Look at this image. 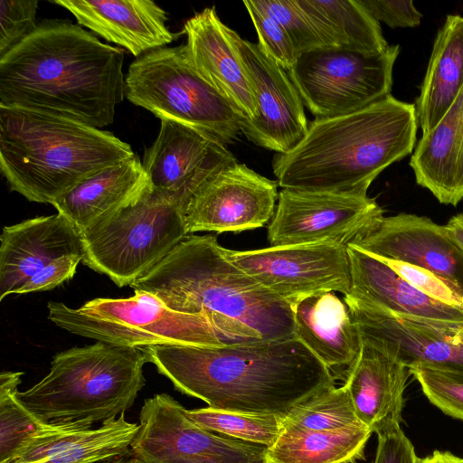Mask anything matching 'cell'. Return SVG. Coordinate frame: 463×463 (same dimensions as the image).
Listing matches in <instances>:
<instances>
[{
	"label": "cell",
	"instance_id": "34",
	"mask_svg": "<svg viewBox=\"0 0 463 463\" xmlns=\"http://www.w3.org/2000/svg\"><path fill=\"white\" fill-rule=\"evenodd\" d=\"M253 3L281 24L298 55L317 49L330 48L297 0H257Z\"/></svg>",
	"mask_w": 463,
	"mask_h": 463
},
{
	"label": "cell",
	"instance_id": "42",
	"mask_svg": "<svg viewBox=\"0 0 463 463\" xmlns=\"http://www.w3.org/2000/svg\"><path fill=\"white\" fill-rule=\"evenodd\" d=\"M445 226L451 238L463 250V213L451 217Z\"/></svg>",
	"mask_w": 463,
	"mask_h": 463
},
{
	"label": "cell",
	"instance_id": "10",
	"mask_svg": "<svg viewBox=\"0 0 463 463\" xmlns=\"http://www.w3.org/2000/svg\"><path fill=\"white\" fill-rule=\"evenodd\" d=\"M400 46L381 53L322 48L298 56L288 74L316 118L362 109L391 95Z\"/></svg>",
	"mask_w": 463,
	"mask_h": 463
},
{
	"label": "cell",
	"instance_id": "2",
	"mask_svg": "<svg viewBox=\"0 0 463 463\" xmlns=\"http://www.w3.org/2000/svg\"><path fill=\"white\" fill-rule=\"evenodd\" d=\"M124 58L69 20L42 21L0 58V105L107 127L126 97Z\"/></svg>",
	"mask_w": 463,
	"mask_h": 463
},
{
	"label": "cell",
	"instance_id": "37",
	"mask_svg": "<svg viewBox=\"0 0 463 463\" xmlns=\"http://www.w3.org/2000/svg\"><path fill=\"white\" fill-rule=\"evenodd\" d=\"M38 0L0 2V58L34 32Z\"/></svg>",
	"mask_w": 463,
	"mask_h": 463
},
{
	"label": "cell",
	"instance_id": "9",
	"mask_svg": "<svg viewBox=\"0 0 463 463\" xmlns=\"http://www.w3.org/2000/svg\"><path fill=\"white\" fill-rule=\"evenodd\" d=\"M80 234L82 262L119 288L147 273L188 235L179 205L151 187Z\"/></svg>",
	"mask_w": 463,
	"mask_h": 463
},
{
	"label": "cell",
	"instance_id": "22",
	"mask_svg": "<svg viewBox=\"0 0 463 463\" xmlns=\"http://www.w3.org/2000/svg\"><path fill=\"white\" fill-rule=\"evenodd\" d=\"M409 369L392 355L362 341L345 384L360 421L373 432L399 426Z\"/></svg>",
	"mask_w": 463,
	"mask_h": 463
},
{
	"label": "cell",
	"instance_id": "41",
	"mask_svg": "<svg viewBox=\"0 0 463 463\" xmlns=\"http://www.w3.org/2000/svg\"><path fill=\"white\" fill-rule=\"evenodd\" d=\"M377 448L373 463H417L411 441L402 430L400 425L376 432Z\"/></svg>",
	"mask_w": 463,
	"mask_h": 463
},
{
	"label": "cell",
	"instance_id": "23",
	"mask_svg": "<svg viewBox=\"0 0 463 463\" xmlns=\"http://www.w3.org/2000/svg\"><path fill=\"white\" fill-rule=\"evenodd\" d=\"M292 310L296 336L332 373L345 378L362 348L345 302L334 291H320L296 300Z\"/></svg>",
	"mask_w": 463,
	"mask_h": 463
},
{
	"label": "cell",
	"instance_id": "19",
	"mask_svg": "<svg viewBox=\"0 0 463 463\" xmlns=\"http://www.w3.org/2000/svg\"><path fill=\"white\" fill-rule=\"evenodd\" d=\"M0 241L1 301L53 260L83 257L80 232L60 213L5 226Z\"/></svg>",
	"mask_w": 463,
	"mask_h": 463
},
{
	"label": "cell",
	"instance_id": "27",
	"mask_svg": "<svg viewBox=\"0 0 463 463\" xmlns=\"http://www.w3.org/2000/svg\"><path fill=\"white\" fill-rule=\"evenodd\" d=\"M354 297L398 314L463 322V307L430 298L401 278L379 258L347 245Z\"/></svg>",
	"mask_w": 463,
	"mask_h": 463
},
{
	"label": "cell",
	"instance_id": "29",
	"mask_svg": "<svg viewBox=\"0 0 463 463\" xmlns=\"http://www.w3.org/2000/svg\"><path fill=\"white\" fill-rule=\"evenodd\" d=\"M373 431L364 425L329 430H309L282 424L267 463H355L364 459Z\"/></svg>",
	"mask_w": 463,
	"mask_h": 463
},
{
	"label": "cell",
	"instance_id": "18",
	"mask_svg": "<svg viewBox=\"0 0 463 463\" xmlns=\"http://www.w3.org/2000/svg\"><path fill=\"white\" fill-rule=\"evenodd\" d=\"M236 162L226 145L214 137L175 121L161 120L159 133L145 151L142 165L151 188L182 211L204 181Z\"/></svg>",
	"mask_w": 463,
	"mask_h": 463
},
{
	"label": "cell",
	"instance_id": "12",
	"mask_svg": "<svg viewBox=\"0 0 463 463\" xmlns=\"http://www.w3.org/2000/svg\"><path fill=\"white\" fill-rule=\"evenodd\" d=\"M344 301L362 341L407 368L419 364L463 373V322L394 313L352 294Z\"/></svg>",
	"mask_w": 463,
	"mask_h": 463
},
{
	"label": "cell",
	"instance_id": "21",
	"mask_svg": "<svg viewBox=\"0 0 463 463\" xmlns=\"http://www.w3.org/2000/svg\"><path fill=\"white\" fill-rule=\"evenodd\" d=\"M67 9L78 24L105 40L124 47L138 58L165 47L175 34L165 23L166 13L148 0H55Z\"/></svg>",
	"mask_w": 463,
	"mask_h": 463
},
{
	"label": "cell",
	"instance_id": "14",
	"mask_svg": "<svg viewBox=\"0 0 463 463\" xmlns=\"http://www.w3.org/2000/svg\"><path fill=\"white\" fill-rule=\"evenodd\" d=\"M268 227L270 246L334 242L348 245L383 209L368 195L282 189Z\"/></svg>",
	"mask_w": 463,
	"mask_h": 463
},
{
	"label": "cell",
	"instance_id": "8",
	"mask_svg": "<svg viewBox=\"0 0 463 463\" xmlns=\"http://www.w3.org/2000/svg\"><path fill=\"white\" fill-rule=\"evenodd\" d=\"M48 318L80 336L126 347L218 346L220 336L202 314L169 308L156 296L135 290L128 298H94L78 308L47 304Z\"/></svg>",
	"mask_w": 463,
	"mask_h": 463
},
{
	"label": "cell",
	"instance_id": "11",
	"mask_svg": "<svg viewBox=\"0 0 463 463\" xmlns=\"http://www.w3.org/2000/svg\"><path fill=\"white\" fill-rule=\"evenodd\" d=\"M131 456L139 463H267L268 448L216 435L167 393L144 401Z\"/></svg>",
	"mask_w": 463,
	"mask_h": 463
},
{
	"label": "cell",
	"instance_id": "5",
	"mask_svg": "<svg viewBox=\"0 0 463 463\" xmlns=\"http://www.w3.org/2000/svg\"><path fill=\"white\" fill-rule=\"evenodd\" d=\"M135 154L107 130L60 115L0 105V170L10 189L51 203Z\"/></svg>",
	"mask_w": 463,
	"mask_h": 463
},
{
	"label": "cell",
	"instance_id": "7",
	"mask_svg": "<svg viewBox=\"0 0 463 463\" xmlns=\"http://www.w3.org/2000/svg\"><path fill=\"white\" fill-rule=\"evenodd\" d=\"M125 83L126 98L160 120L191 127L226 146L241 133V118L197 71L184 44L137 58L128 67Z\"/></svg>",
	"mask_w": 463,
	"mask_h": 463
},
{
	"label": "cell",
	"instance_id": "38",
	"mask_svg": "<svg viewBox=\"0 0 463 463\" xmlns=\"http://www.w3.org/2000/svg\"><path fill=\"white\" fill-rule=\"evenodd\" d=\"M377 258L421 293L445 304L463 307V299L432 272L405 261Z\"/></svg>",
	"mask_w": 463,
	"mask_h": 463
},
{
	"label": "cell",
	"instance_id": "39",
	"mask_svg": "<svg viewBox=\"0 0 463 463\" xmlns=\"http://www.w3.org/2000/svg\"><path fill=\"white\" fill-rule=\"evenodd\" d=\"M378 21L391 28H408L420 25L422 14L410 0H359Z\"/></svg>",
	"mask_w": 463,
	"mask_h": 463
},
{
	"label": "cell",
	"instance_id": "4",
	"mask_svg": "<svg viewBox=\"0 0 463 463\" xmlns=\"http://www.w3.org/2000/svg\"><path fill=\"white\" fill-rule=\"evenodd\" d=\"M415 104L392 95L362 109L315 118L272 169L282 189L367 195L373 181L410 155L418 129Z\"/></svg>",
	"mask_w": 463,
	"mask_h": 463
},
{
	"label": "cell",
	"instance_id": "35",
	"mask_svg": "<svg viewBox=\"0 0 463 463\" xmlns=\"http://www.w3.org/2000/svg\"><path fill=\"white\" fill-rule=\"evenodd\" d=\"M408 369L434 406L463 421V373L419 364Z\"/></svg>",
	"mask_w": 463,
	"mask_h": 463
},
{
	"label": "cell",
	"instance_id": "32",
	"mask_svg": "<svg viewBox=\"0 0 463 463\" xmlns=\"http://www.w3.org/2000/svg\"><path fill=\"white\" fill-rule=\"evenodd\" d=\"M282 424L309 430L364 425L344 385H333L299 402L282 419Z\"/></svg>",
	"mask_w": 463,
	"mask_h": 463
},
{
	"label": "cell",
	"instance_id": "33",
	"mask_svg": "<svg viewBox=\"0 0 463 463\" xmlns=\"http://www.w3.org/2000/svg\"><path fill=\"white\" fill-rule=\"evenodd\" d=\"M196 424L213 432L269 448L282 430V418L271 414H252L213 409L186 410Z\"/></svg>",
	"mask_w": 463,
	"mask_h": 463
},
{
	"label": "cell",
	"instance_id": "16",
	"mask_svg": "<svg viewBox=\"0 0 463 463\" xmlns=\"http://www.w3.org/2000/svg\"><path fill=\"white\" fill-rule=\"evenodd\" d=\"M230 33L252 85L257 115L241 120V131L255 145L284 154L305 137L308 122L301 98L288 72L267 56L258 43Z\"/></svg>",
	"mask_w": 463,
	"mask_h": 463
},
{
	"label": "cell",
	"instance_id": "6",
	"mask_svg": "<svg viewBox=\"0 0 463 463\" xmlns=\"http://www.w3.org/2000/svg\"><path fill=\"white\" fill-rule=\"evenodd\" d=\"M149 363L145 347L104 342L55 354L50 372L18 397L42 420L61 427L89 429L129 409L146 384Z\"/></svg>",
	"mask_w": 463,
	"mask_h": 463
},
{
	"label": "cell",
	"instance_id": "3",
	"mask_svg": "<svg viewBox=\"0 0 463 463\" xmlns=\"http://www.w3.org/2000/svg\"><path fill=\"white\" fill-rule=\"evenodd\" d=\"M129 287L203 315L223 344L297 337L292 304L230 261L214 236L186 235Z\"/></svg>",
	"mask_w": 463,
	"mask_h": 463
},
{
	"label": "cell",
	"instance_id": "20",
	"mask_svg": "<svg viewBox=\"0 0 463 463\" xmlns=\"http://www.w3.org/2000/svg\"><path fill=\"white\" fill-rule=\"evenodd\" d=\"M230 29L214 6L196 13L184 24L187 55L197 71L230 103L241 120L257 115L252 85Z\"/></svg>",
	"mask_w": 463,
	"mask_h": 463
},
{
	"label": "cell",
	"instance_id": "36",
	"mask_svg": "<svg viewBox=\"0 0 463 463\" xmlns=\"http://www.w3.org/2000/svg\"><path fill=\"white\" fill-rule=\"evenodd\" d=\"M256 29L260 50L285 71L293 68L298 53L281 24L253 1H243Z\"/></svg>",
	"mask_w": 463,
	"mask_h": 463
},
{
	"label": "cell",
	"instance_id": "40",
	"mask_svg": "<svg viewBox=\"0 0 463 463\" xmlns=\"http://www.w3.org/2000/svg\"><path fill=\"white\" fill-rule=\"evenodd\" d=\"M80 261H82L81 255H70L55 259L34 274L14 294L52 289L72 279Z\"/></svg>",
	"mask_w": 463,
	"mask_h": 463
},
{
	"label": "cell",
	"instance_id": "24",
	"mask_svg": "<svg viewBox=\"0 0 463 463\" xmlns=\"http://www.w3.org/2000/svg\"><path fill=\"white\" fill-rule=\"evenodd\" d=\"M139 425L122 413L99 428L57 426L28 440L6 463H99L131 456Z\"/></svg>",
	"mask_w": 463,
	"mask_h": 463
},
{
	"label": "cell",
	"instance_id": "43",
	"mask_svg": "<svg viewBox=\"0 0 463 463\" xmlns=\"http://www.w3.org/2000/svg\"><path fill=\"white\" fill-rule=\"evenodd\" d=\"M417 463H463V458L449 451L434 450L430 455L419 458Z\"/></svg>",
	"mask_w": 463,
	"mask_h": 463
},
{
	"label": "cell",
	"instance_id": "25",
	"mask_svg": "<svg viewBox=\"0 0 463 463\" xmlns=\"http://www.w3.org/2000/svg\"><path fill=\"white\" fill-rule=\"evenodd\" d=\"M150 187L142 161L135 155L84 180L52 205L82 233L136 203Z\"/></svg>",
	"mask_w": 463,
	"mask_h": 463
},
{
	"label": "cell",
	"instance_id": "30",
	"mask_svg": "<svg viewBox=\"0 0 463 463\" xmlns=\"http://www.w3.org/2000/svg\"><path fill=\"white\" fill-rule=\"evenodd\" d=\"M330 48L381 53L389 48L380 23L359 0H297Z\"/></svg>",
	"mask_w": 463,
	"mask_h": 463
},
{
	"label": "cell",
	"instance_id": "1",
	"mask_svg": "<svg viewBox=\"0 0 463 463\" xmlns=\"http://www.w3.org/2000/svg\"><path fill=\"white\" fill-rule=\"evenodd\" d=\"M145 348L149 363L177 391L217 410L284 419L297 404L335 383L298 337Z\"/></svg>",
	"mask_w": 463,
	"mask_h": 463
},
{
	"label": "cell",
	"instance_id": "15",
	"mask_svg": "<svg viewBox=\"0 0 463 463\" xmlns=\"http://www.w3.org/2000/svg\"><path fill=\"white\" fill-rule=\"evenodd\" d=\"M277 181L244 164L228 165L204 181L182 210L187 234L241 232L263 227L274 215Z\"/></svg>",
	"mask_w": 463,
	"mask_h": 463
},
{
	"label": "cell",
	"instance_id": "28",
	"mask_svg": "<svg viewBox=\"0 0 463 463\" xmlns=\"http://www.w3.org/2000/svg\"><path fill=\"white\" fill-rule=\"evenodd\" d=\"M463 87V17L449 14L438 31L428 68L416 99L422 135L441 119Z\"/></svg>",
	"mask_w": 463,
	"mask_h": 463
},
{
	"label": "cell",
	"instance_id": "13",
	"mask_svg": "<svg viewBox=\"0 0 463 463\" xmlns=\"http://www.w3.org/2000/svg\"><path fill=\"white\" fill-rule=\"evenodd\" d=\"M227 259L269 291L293 304L320 291L352 290L347 245L317 242L250 250L223 248Z\"/></svg>",
	"mask_w": 463,
	"mask_h": 463
},
{
	"label": "cell",
	"instance_id": "26",
	"mask_svg": "<svg viewBox=\"0 0 463 463\" xmlns=\"http://www.w3.org/2000/svg\"><path fill=\"white\" fill-rule=\"evenodd\" d=\"M410 165L416 183L440 203L463 201V87L438 124L422 135Z\"/></svg>",
	"mask_w": 463,
	"mask_h": 463
},
{
	"label": "cell",
	"instance_id": "44",
	"mask_svg": "<svg viewBox=\"0 0 463 463\" xmlns=\"http://www.w3.org/2000/svg\"><path fill=\"white\" fill-rule=\"evenodd\" d=\"M106 463H139V461L136 458L130 456L128 458L125 457V458H120L118 459L107 461Z\"/></svg>",
	"mask_w": 463,
	"mask_h": 463
},
{
	"label": "cell",
	"instance_id": "31",
	"mask_svg": "<svg viewBox=\"0 0 463 463\" xmlns=\"http://www.w3.org/2000/svg\"><path fill=\"white\" fill-rule=\"evenodd\" d=\"M22 372L0 374V463L10 461L33 437L55 429L28 410L18 397Z\"/></svg>",
	"mask_w": 463,
	"mask_h": 463
},
{
	"label": "cell",
	"instance_id": "17",
	"mask_svg": "<svg viewBox=\"0 0 463 463\" xmlns=\"http://www.w3.org/2000/svg\"><path fill=\"white\" fill-rule=\"evenodd\" d=\"M349 244L376 257L423 268L463 299V250L445 225L413 213L383 215Z\"/></svg>",
	"mask_w": 463,
	"mask_h": 463
}]
</instances>
